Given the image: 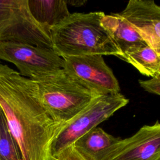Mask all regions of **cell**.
Instances as JSON below:
<instances>
[{
	"label": "cell",
	"instance_id": "obj_17",
	"mask_svg": "<svg viewBox=\"0 0 160 160\" xmlns=\"http://www.w3.org/2000/svg\"><path fill=\"white\" fill-rule=\"evenodd\" d=\"M67 4L73 6H81L86 2L84 0H65Z\"/></svg>",
	"mask_w": 160,
	"mask_h": 160
},
{
	"label": "cell",
	"instance_id": "obj_15",
	"mask_svg": "<svg viewBox=\"0 0 160 160\" xmlns=\"http://www.w3.org/2000/svg\"><path fill=\"white\" fill-rule=\"evenodd\" d=\"M53 160H90L78 150L73 144L61 151Z\"/></svg>",
	"mask_w": 160,
	"mask_h": 160
},
{
	"label": "cell",
	"instance_id": "obj_8",
	"mask_svg": "<svg viewBox=\"0 0 160 160\" xmlns=\"http://www.w3.org/2000/svg\"><path fill=\"white\" fill-rule=\"evenodd\" d=\"M160 122L145 125L117 144L107 160H159Z\"/></svg>",
	"mask_w": 160,
	"mask_h": 160
},
{
	"label": "cell",
	"instance_id": "obj_6",
	"mask_svg": "<svg viewBox=\"0 0 160 160\" xmlns=\"http://www.w3.org/2000/svg\"><path fill=\"white\" fill-rule=\"evenodd\" d=\"M0 59L14 64L24 77L36 81L64 67V59L53 49L0 42Z\"/></svg>",
	"mask_w": 160,
	"mask_h": 160
},
{
	"label": "cell",
	"instance_id": "obj_11",
	"mask_svg": "<svg viewBox=\"0 0 160 160\" xmlns=\"http://www.w3.org/2000/svg\"><path fill=\"white\" fill-rule=\"evenodd\" d=\"M121 140L96 127L73 144L74 146L90 160H107Z\"/></svg>",
	"mask_w": 160,
	"mask_h": 160
},
{
	"label": "cell",
	"instance_id": "obj_16",
	"mask_svg": "<svg viewBox=\"0 0 160 160\" xmlns=\"http://www.w3.org/2000/svg\"><path fill=\"white\" fill-rule=\"evenodd\" d=\"M139 84L146 91L160 96V75L148 80H139Z\"/></svg>",
	"mask_w": 160,
	"mask_h": 160
},
{
	"label": "cell",
	"instance_id": "obj_19",
	"mask_svg": "<svg viewBox=\"0 0 160 160\" xmlns=\"http://www.w3.org/2000/svg\"><path fill=\"white\" fill-rule=\"evenodd\" d=\"M159 160H160V159H159Z\"/></svg>",
	"mask_w": 160,
	"mask_h": 160
},
{
	"label": "cell",
	"instance_id": "obj_14",
	"mask_svg": "<svg viewBox=\"0 0 160 160\" xmlns=\"http://www.w3.org/2000/svg\"><path fill=\"white\" fill-rule=\"evenodd\" d=\"M0 160H23L20 149L9 130L2 111L0 117Z\"/></svg>",
	"mask_w": 160,
	"mask_h": 160
},
{
	"label": "cell",
	"instance_id": "obj_3",
	"mask_svg": "<svg viewBox=\"0 0 160 160\" xmlns=\"http://www.w3.org/2000/svg\"><path fill=\"white\" fill-rule=\"evenodd\" d=\"M34 81L45 108L59 123L69 121L100 96L76 81L64 69Z\"/></svg>",
	"mask_w": 160,
	"mask_h": 160
},
{
	"label": "cell",
	"instance_id": "obj_13",
	"mask_svg": "<svg viewBox=\"0 0 160 160\" xmlns=\"http://www.w3.org/2000/svg\"><path fill=\"white\" fill-rule=\"evenodd\" d=\"M119 58L144 76L152 78L160 75V53L149 46L126 52Z\"/></svg>",
	"mask_w": 160,
	"mask_h": 160
},
{
	"label": "cell",
	"instance_id": "obj_9",
	"mask_svg": "<svg viewBox=\"0 0 160 160\" xmlns=\"http://www.w3.org/2000/svg\"><path fill=\"white\" fill-rule=\"evenodd\" d=\"M118 14L132 26L148 46L160 53V6L154 1L130 0Z\"/></svg>",
	"mask_w": 160,
	"mask_h": 160
},
{
	"label": "cell",
	"instance_id": "obj_7",
	"mask_svg": "<svg viewBox=\"0 0 160 160\" xmlns=\"http://www.w3.org/2000/svg\"><path fill=\"white\" fill-rule=\"evenodd\" d=\"M62 59L64 71L99 96L119 93L118 81L102 55L67 56Z\"/></svg>",
	"mask_w": 160,
	"mask_h": 160
},
{
	"label": "cell",
	"instance_id": "obj_2",
	"mask_svg": "<svg viewBox=\"0 0 160 160\" xmlns=\"http://www.w3.org/2000/svg\"><path fill=\"white\" fill-rule=\"evenodd\" d=\"M103 12L70 14L50 29L54 50L61 58L88 54L112 55L121 52L102 26Z\"/></svg>",
	"mask_w": 160,
	"mask_h": 160
},
{
	"label": "cell",
	"instance_id": "obj_4",
	"mask_svg": "<svg viewBox=\"0 0 160 160\" xmlns=\"http://www.w3.org/2000/svg\"><path fill=\"white\" fill-rule=\"evenodd\" d=\"M0 42L53 49L50 31L33 18L28 0H0Z\"/></svg>",
	"mask_w": 160,
	"mask_h": 160
},
{
	"label": "cell",
	"instance_id": "obj_10",
	"mask_svg": "<svg viewBox=\"0 0 160 160\" xmlns=\"http://www.w3.org/2000/svg\"><path fill=\"white\" fill-rule=\"evenodd\" d=\"M121 52L124 54L148 46L141 35L118 13L105 14L101 19Z\"/></svg>",
	"mask_w": 160,
	"mask_h": 160
},
{
	"label": "cell",
	"instance_id": "obj_1",
	"mask_svg": "<svg viewBox=\"0 0 160 160\" xmlns=\"http://www.w3.org/2000/svg\"><path fill=\"white\" fill-rule=\"evenodd\" d=\"M0 107L23 160H52L51 144L64 123L52 118L35 81L1 63Z\"/></svg>",
	"mask_w": 160,
	"mask_h": 160
},
{
	"label": "cell",
	"instance_id": "obj_5",
	"mask_svg": "<svg viewBox=\"0 0 160 160\" xmlns=\"http://www.w3.org/2000/svg\"><path fill=\"white\" fill-rule=\"evenodd\" d=\"M128 102L129 100L121 93L95 98L86 108L63 124L51 144L52 160L61 151L73 144L91 129L98 127Z\"/></svg>",
	"mask_w": 160,
	"mask_h": 160
},
{
	"label": "cell",
	"instance_id": "obj_12",
	"mask_svg": "<svg viewBox=\"0 0 160 160\" xmlns=\"http://www.w3.org/2000/svg\"><path fill=\"white\" fill-rule=\"evenodd\" d=\"M28 7L36 21L49 31L71 14L65 0H28Z\"/></svg>",
	"mask_w": 160,
	"mask_h": 160
},
{
	"label": "cell",
	"instance_id": "obj_18",
	"mask_svg": "<svg viewBox=\"0 0 160 160\" xmlns=\"http://www.w3.org/2000/svg\"><path fill=\"white\" fill-rule=\"evenodd\" d=\"M1 112H2V109H1V107H0V117H1Z\"/></svg>",
	"mask_w": 160,
	"mask_h": 160
}]
</instances>
